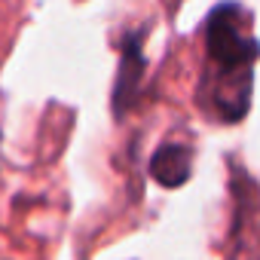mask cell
<instances>
[{
	"label": "cell",
	"instance_id": "3",
	"mask_svg": "<svg viewBox=\"0 0 260 260\" xmlns=\"http://www.w3.org/2000/svg\"><path fill=\"white\" fill-rule=\"evenodd\" d=\"M190 169H193V153L184 144H162L150 159V175L162 187H181L190 178Z\"/></svg>",
	"mask_w": 260,
	"mask_h": 260
},
{
	"label": "cell",
	"instance_id": "2",
	"mask_svg": "<svg viewBox=\"0 0 260 260\" xmlns=\"http://www.w3.org/2000/svg\"><path fill=\"white\" fill-rule=\"evenodd\" d=\"M141 74H144V55H141V40L128 37L122 46V61H119V77H116V89H113V110L122 116V110L135 101L138 86H141Z\"/></svg>",
	"mask_w": 260,
	"mask_h": 260
},
{
	"label": "cell",
	"instance_id": "1",
	"mask_svg": "<svg viewBox=\"0 0 260 260\" xmlns=\"http://www.w3.org/2000/svg\"><path fill=\"white\" fill-rule=\"evenodd\" d=\"M251 16L239 4H220L205 22V80L202 104L223 122H239L251 107L257 40L251 37Z\"/></svg>",
	"mask_w": 260,
	"mask_h": 260
}]
</instances>
